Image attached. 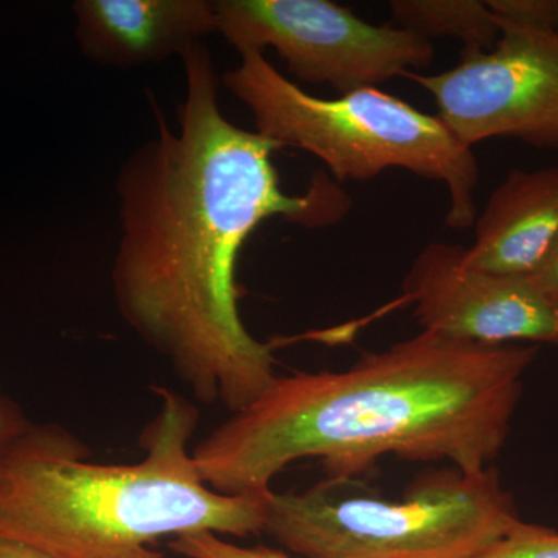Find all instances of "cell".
<instances>
[{"label": "cell", "mask_w": 558, "mask_h": 558, "mask_svg": "<svg viewBox=\"0 0 558 558\" xmlns=\"http://www.w3.org/2000/svg\"><path fill=\"white\" fill-rule=\"evenodd\" d=\"M168 548L183 558H293L269 546H241L213 532H194L171 538Z\"/></svg>", "instance_id": "4fadbf2b"}, {"label": "cell", "mask_w": 558, "mask_h": 558, "mask_svg": "<svg viewBox=\"0 0 558 558\" xmlns=\"http://www.w3.org/2000/svg\"><path fill=\"white\" fill-rule=\"evenodd\" d=\"M216 32L240 51H277L296 80L339 95L425 69L432 40L373 25L329 0H215Z\"/></svg>", "instance_id": "8992f818"}, {"label": "cell", "mask_w": 558, "mask_h": 558, "mask_svg": "<svg viewBox=\"0 0 558 558\" xmlns=\"http://www.w3.org/2000/svg\"><path fill=\"white\" fill-rule=\"evenodd\" d=\"M0 558H51L28 546L0 539Z\"/></svg>", "instance_id": "e0dca14e"}, {"label": "cell", "mask_w": 558, "mask_h": 558, "mask_svg": "<svg viewBox=\"0 0 558 558\" xmlns=\"http://www.w3.org/2000/svg\"><path fill=\"white\" fill-rule=\"evenodd\" d=\"M558 240V167L510 171L476 219L473 269L527 278Z\"/></svg>", "instance_id": "30bf717a"}, {"label": "cell", "mask_w": 558, "mask_h": 558, "mask_svg": "<svg viewBox=\"0 0 558 558\" xmlns=\"http://www.w3.org/2000/svg\"><path fill=\"white\" fill-rule=\"evenodd\" d=\"M32 424L20 403L14 402L0 387V464L14 442L27 432Z\"/></svg>", "instance_id": "9a60e30c"}, {"label": "cell", "mask_w": 558, "mask_h": 558, "mask_svg": "<svg viewBox=\"0 0 558 558\" xmlns=\"http://www.w3.org/2000/svg\"><path fill=\"white\" fill-rule=\"evenodd\" d=\"M495 20L558 36V0H488Z\"/></svg>", "instance_id": "5bb4252c"}, {"label": "cell", "mask_w": 558, "mask_h": 558, "mask_svg": "<svg viewBox=\"0 0 558 558\" xmlns=\"http://www.w3.org/2000/svg\"><path fill=\"white\" fill-rule=\"evenodd\" d=\"M534 344L472 343L422 330L348 369L275 377L193 447L209 488L267 495L292 462L319 458L347 483L377 459H449L480 472L498 457L537 357Z\"/></svg>", "instance_id": "7a4b0ae2"}, {"label": "cell", "mask_w": 558, "mask_h": 558, "mask_svg": "<svg viewBox=\"0 0 558 558\" xmlns=\"http://www.w3.org/2000/svg\"><path fill=\"white\" fill-rule=\"evenodd\" d=\"M464 247L432 242L403 281L405 299L428 332L472 343L558 347V310L527 278L468 266Z\"/></svg>", "instance_id": "ba28073f"}, {"label": "cell", "mask_w": 558, "mask_h": 558, "mask_svg": "<svg viewBox=\"0 0 558 558\" xmlns=\"http://www.w3.org/2000/svg\"><path fill=\"white\" fill-rule=\"evenodd\" d=\"M556 306H557V310H558V304H556Z\"/></svg>", "instance_id": "ac0fdd59"}, {"label": "cell", "mask_w": 558, "mask_h": 558, "mask_svg": "<svg viewBox=\"0 0 558 558\" xmlns=\"http://www.w3.org/2000/svg\"><path fill=\"white\" fill-rule=\"evenodd\" d=\"M521 521L494 468L432 473L402 501L336 481L266 497L264 534L306 558H473Z\"/></svg>", "instance_id": "5b68a950"}, {"label": "cell", "mask_w": 558, "mask_h": 558, "mask_svg": "<svg viewBox=\"0 0 558 558\" xmlns=\"http://www.w3.org/2000/svg\"><path fill=\"white\" fill-rule=\"evenodd\" d=\"M185 98L117 175L120 238L112 266L121 318L167 360L202 403L240 411L275 380L274 343L256 340L240 312L241 250L264 220L332 226L351 199L317 172L303 194L281 189L278 143L231 123L204 43L182 58Z\"/></svg>", "instance_id": "6da1fadb"}, {"label": "cell", "mask_w": 558, "mask_h": 558, "mask_svg": "<svg viewBox=\"0 0 558 558\" xmlns=\"http://www.w3.org/2000/svg\"><path fill=\"white\" fill-rule=\"evenodd\" d=\"M222 83L247 106L256 132L281 148L317 157L337 182H365L399 168L446 186L451 230L475 223L478 161L438 116L377 87L336 100L314 97L281 75L259 50L242 53L241 64L223 73Z\"/></svg>", "instance_id": "277c9868"}, {"label": "cell", "mask_w": 558, "mask_h": 558, "mask_svg": "<svg viewBox=\"0 0 558 558\" xmlns=\"http://www.w3.org/2000/svg\"><path fill=\"white\" fill-rule=\"evenodd\" d=\"M498 27L494 49L461 54L446 72L405 78L429 92L439 119L468 148L508 137L558 150V36L501 22Z\"/></svg>", "instance_id": "52a82bcc"}, {"label": "cell", "mask_w": 558, "mask_h": 558, "mask_svg": "<svg viewBox=\"0 0 558 558\" xmlns=\"http://www.w3.org/2000/svg\"><path fill=\"white\" fill-rule=\"evenodd\" d=\"M153 391L159 409L134 464L90 461L69 429L32 424L0 464V539L51 558H168L157 539L263 534L269 494L209 488L191 449L199 410L170 388Z\"/></svg>", "instance_id": "3957f363"}, {"label": "cell", "mask_w": 558, "mask_h": 558, "mask_svg": "<svg viewBox=\"0 0 558 558\" xmlns=\"http://www.w3.org/2000/svg\"><path fill=\"white\" fill-rule=\"evenodd\" d=\"M72 11L81 53L101 68L182 58L216 33L215 0H76Z\"/></svg>", "instance_id": "9c48e42d"}, {"label": "cell", "mask_w": 558, "mask_h": 558, "mask_svg": "<svg viewBox=\"0 0 558 558\" xmlns=\"http://www.w3.org/2000/svg\"><path fill=\"white\" fill-rule=\"evenodd\" d=\"M473 558H558V531L521 520Z\"/></svg>", "instance_id": "7c38bea8"}, {"label": "cell", "mask_w": 558, "mask_h": 558, "mask_svg": "<svg viewBox=\"0 0 558 558\" xmlns=\"http://www.w3.org/2000/svg\"><path fill=\"white\" fill-rule=\"evenodd\" d=\"M531 284L550 303L558 304V240L534 274L527 277Z\"/></svg>", "instance_id": "2e32d148"}, {"label": "cell", "mask_w": 558, "mask_h": 558, "mask_svg": "<svg viewBox=\"0 0 558 558\" xmlns=\"http://www.w3.org/2000/svg\"><path fill=\"white\" fill-rule=\"evenodd\" d=\"M389 10L396 27L428 40H461V54L492 50L501 38L495 14L481 0H392Z\"/></svg>", "instance_id": "8fae6325"}]
</instances>
